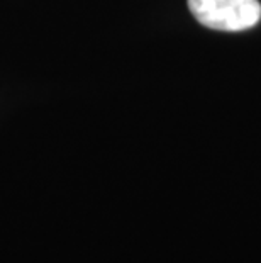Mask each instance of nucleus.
I'll list each match as a JSON object with an SVG mask.
<instances>
[{
  "label": "nucleus",
  "instance_id": "obj_1",
  "mask_svg": "<svg viewBox=\"0 0 261 263\" xmlns=\"http://www.w3.org/2000/svg\"><path fill=\"white\" fill-rule=\"evenodd\" d=\"M188 7L202 26L215 31H246L261 19L258 0H188Z\"/></svg>",
  "mask_w": 261,
  "mask_h": 263
}]
</instances>
